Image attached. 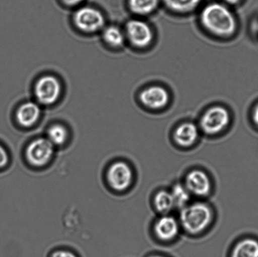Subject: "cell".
Masks as SVG:
<instances>
[{
    "label": "cell",
    "mask_w": 258,
    "mask_h": 257,
    "mask_svg": "<svg viewBox=\"0 0 258 257\" xmlns=\"http://www.w3.org/2000/svg\"><path fill=\"white\" fill-rule=\"evenodd\" d=\"M230 122L228 111L221 106H215L204 113L202 116L200 126L207 135L218 134L227 127Z\"/></svg>",
    "instance_id": "5"
},
{
    "label": "cell",
    "mask_w": 258,
    "mask_h": 257,
    "mask_svg": "<svg viewBox=\"0 0 258 257\" xmlns=\"http://www.w3.org/2000/svg\"><path fill=\"white\" fill-rule=\"evenodd\" d=\"M211 206L202 202L188 204L181 209L179 224L186 233L197 235L206 230L213 220Z\"/></svg>",
    "instance_id": "2"
},
{
    "label": "cell",
    "mask_w": 258,
    "mask_h": 257,
    "mask_svg": "<svg viewBox=\"0 0 258 257\" xmlns=\"http://www.w3.org/2000/svg\"><path fill=\"white\" fill-rule=\"evenodd\" d=\"M202 0H163L164 5L171 11L187 13L199 7Z\"/></svg>",
    "instance_id": "18"
},
{
    "label": "cell",
    "mask_w": 258,
    "mask_h": 257,
    "mask_svg": "<svg viewBox=\"0 0 258 257\" xmlns=\"http://www.w3.org/2000/svg\"><path fill=\"white\" fill-rule=\"evenodd\" d=\"M142 104L152 110H160L165 107L169 100V95L165 88L153 85L144 89L139 96Z\"/></svg>",
    "instance_id": "10"
},
{
    "label": "cell",
    "mask_w": 258,
    "mask_h": 257,
    "mask_svg": "<svg viewBox=\"0 0 258 257\" xmlns=\"http://www.w3.org/2000/svg\"><path fill=\"white\" fill-rule=\"evenodd\" d=\"M173 137L175 142L180 147H191L198 140L199 130L193 123H183L176 128Z\"/></svg>",
    "instance_id": "13"
},
{
    "label": "cell",
    "mask_w": 258,
    "mask_h": 257,
    "mask_svg": "<svg viewBox=\"0 0 258 257\" xmlns=\"http://www.w3.org/2000/svg\"><path fill=\"white\" fill-rule=\"evenodd\" d=\"M201 21L205 29L219 37H229L236 31L237 22L226 5L212 3L204 8Z\"/></svg>",
    "instance_id": "1"
},
{
    "label": "cell",
    "mask_w": 258,
    "mask_h": 257,
    "mask_svg": "<svg viewBox=\"0 0 258 257\" xmlns=\"http://www.w3.org/2000/svg\"><path fill=\"white\" fill-rule=\"evenodd\" d=\"M180 226L179 221L173 216L163 215L154 223V234L159 240L170 241L178 236Z\"/></svg>",
    "instance_id": "11"
},
{
    "label": "cell",
    "mask_w": 258,
    "mask_h": 257,
    "mask_svg": "<svg viewBox=\"0 0 258 257\" xmlns=\"http://www.w3.org/2000/svg\"><path fill=\"white\" fill-rule=\"evenodd\" d=\"M9 157L7 150L0 145V168L5 167L9 163Z\"/></svg>",
    "instance_id": "21"
},
{
    "label": "cell",
    "mask_w": 258,
    "mask_h": 257,
    "mask_svg": "<svg viewBox=\"0 0 258 257\" xmlns=\"http://www.w3.org/2000/svg\"><path fill=\"white\" fill-rule=\"evenodd\" d=\"M231 257H258V241L251 238L239 241L234 246Z\"/></svg>",
    "instance_id": "15"
},
{
    "label": "cell",
    "mask_w": 258,
    "mask_h": 257,
    "mask_svg": "<svg viewBox=\"0 0 258 257\" xmlns=\"http://www.w3.org/2000/svg\"><path fill=\"white\" fill-rule=\"evenodd\" d=\"M52 257H77L74 253L67 250L56 251L52 254Z\"/></svg>",
    "instance_id": "22"
},
{
    "label": "cell",
    "mask_w": 258,
    "mask_h": 257,
    "mask_svg": "<svg viewBox=\"0 0 258 257\" xmlns=\"http://www.w3.org/2000/svg\"><path fill=\"white\" fill-rule=\"evenodd\" d=\"M107 176L110 187L117 192L127 190L133 182V171L131 166L123 161L113 163L108 168Z\"/></svg>",
    "instance_id": "7"
},
{
    "label": "cell",
    "mask_w": 258,
    "mask_h": 257,
    "mask_svg": "<svg viewBox=\"0 0 258 257\" xmlns=\"http://www.w3.org/2000/svg\"><path fill=\"white\" fill-rule=\"evenodd\" d=\"M61 2L66 6L74 7L82 4L84 0H61Z\"/></svg>",
    "instance_id": "23"
},
{
    "label": "cell",
    "mask_w": 258,
    "mask_h": 257,
    "mask_svg": "<svg viewBox=\"0 0 258 257\" xmlns=\"http://www.w3.org/2000/svg\"><path fill=\"white\" fill-rule=\"evenodd\" d=\"M257 32H258V24H257Z\"/></svg>",
    "instance_id": "27"
},
{
    "label": "cell",
    "mask_w": 258,
    "mask_h": 257,
    "mask_svg": "<svg viewBox=\"0 0 258 257\" xmlns=\"http://www.w3.org/2000/svg\"><path fill=\"white\" fill-rule=\"evenodd\" d=\"M149 257H166V256H162V255H152L151 256H149Z\"/></svg>",
    "instance_id": "26"
},
{
    "label": "cell",
    "mask_w": 258,
    "mask_h": 257,
    "mask_svg": "<svg viewBox=\"0 0 258 257\" xmlns=\"http://www.w3.org/2000/svg\"><path fill=\"white\" fill-rule=\"evenodd\" d=\"M34 95L40 105L50 106L59 100L62 93V84L53 75H44L37 79L34 85Z\"/></svg>",
    "instance_id": "3"
},
{
    "label": "cell",
    "mask_w": 258,
    "mask_h": 257,
    "mask_svg": "<svg viewBox=\"0 0 258 257\" xmlns=\"http://www.w3.org/2000/svg\"><path fill=\"white\" fill-rule=\"evenodd\" d=\"M252 120H253L254 124L258 127V103L255 106L253 112H252Z\"/></svg>",
    "instance_id": "24"
},
{
    "label": "cell",
    "mask_w": 258,
    "mask_h": 257,
    "mask_svg": "<svg viewBox=\"0 0 258 257\" xmlns=\"http://www.w3.org/2000/svg\"><path fill=\"white\" fill-rule=\"evenodd\" d=\"M73 22L78 30L87 34L102 31L105 18L100 10L91 7L78 9L73 15Z\"/></svg>",
    "instance_id": "4"
},
{
    "label": "cell",
    "mask_w": 258,
    "mask_h": 257,
    "mask_svg": "<svg viewBox=\"0 0 258 257\" xmlns=\"http://www.w3.org/2000/svg\"><path fill=\"white\" fill-rule=\"evenodd\" d=\"M170 192L173 196L175 208L182 209L188 205L191 195L184 184H175L172 187Z\"/></svg>",
    "instance_id": "20"
},
{
    "label": "cell",
    "mask_w": 258,
    "mask_h": 257,
    "mask_svg": "<svg viewBox=\"0 0 258 257\" xmlns=\"http://www.w3.org/2000/svg\"><path fill=\"white\" fill-rule=\"evenodd\" d=\"M224 1L229 5H234L239 4L242 0H224Z\"/></svg>",
    "instance_id": "25"
},
{
    "label": "cell",
    "mask_w": 258,
    "mask_h": 257,
    "mask_svg": "<svg viewBox=\"0 0 258 257\" xmlns=\"http://www.w3.org/2000/svg\"><path fill=\"white\" fill-rule=\"evenodd\" d=\"M41 113L39 103L27 102L18 108L15 117L17 123L21 127L30 128L36 124L41 117Z\"/></svg>",
    "instance_id": "12"
},
{
    "label": "cell",
    "mask_w": 258,
    "mask_h": 257,
    "mask_svg": "<svg viewBox=\"0 0 258 257\" xmlns=\"http://www.w3.org/2000/svg\"><path fill=\"white\" fill-rule=\"evenodd\" d=\"M184 186L191 196L205 198L211 193L212 183L209 176L204 171L194 169L189 171L184 179Z\"/></svg>",
    "instance_id": "9"
},
{
    "label": "cell",
    "mask_w": 258,
    "mask_h": 257,
    "mask_svg": "<svg viewBox=\"0 0 258 257\" xmlns=\"http://www.w3.org/2000/svg\"><path fill=\"white\" fill-rule=\"evenodd\" d=\"M125 34L134 47L144 48L148 46L153 39V33L149 25L143 20H129L125 25Z\"/></svg>",
    "instance_id": "8"
},
{
    "label": "cell",
    "mask_w": 258,
    "mask_h": 257,
    "mask_svg": "<svg viewBox=\"0 0 258 257\" xmlns=\"http://www.w3.org/2000/svg\"><path fill=\"white\" fill-rule=\"evenodd\" d=\"M68 138V132L64 125L54 124L48 128L47 132V138L52 143V144L56 147L64 144Z\"/></svg>",
    "instance_id": "19"
},
{
    "label": "cell",
    "mask_w": 258,
    "mask_h": 257,
    "mask_svg": "<svg viewBox=\"0 0 258 257\" xmlns=\"http://www.w3.org/2000/svg\"><path fill=\"white\" fill-rule=\"evenodd\" d=\"M159 4V0H128L131 11L134 14L143 16L155 11Z\"/></svg>",
    "instance_id": "17"
},
{
    "label": "cell",
    "mask_w": 258,
    "mask_h": 257,
    "mask_svg": "<svg viewBox=\"0 0 258 257\" xmlns=\"http://www.w3.org/2000/svg\"><path fill=\"white\" fill-rule=\"evenodd\" d=\"M154 205L156 210L162 215H168L175 208L173 196L170 191L161 190L156 193L154 198Z\"/></svg>",
    "instance_id": "16"
},
{
    "label": "cell",
    "mask_w": 258,
    "mask_h": 257,
    "mask_svg": "<svg viewBox=\"0 0 258 257\" xmlns=\"http://www.w3.org/2000/svg\"><path fill=\"white\" fill-rule=\"evenodd\" d=\"M54 151V146L47 138H37L30 143L27 148V159L35 167H42L49 162Z\"/></svg>",
    "instance_id": "6"
},
{
    "label": "cell",
    "mask_w": 258,
    "mask_h": 257,
    "mask_svg": "<svg viewBox=\"0 0 258 257\" xmlns=\"http://www.w3.org/2000/svg\"><path fill=\"white\" fill-rule=\"evenodd\" d=\"M102 38L106 44L112 48H120L125 42V32L115 25L105 26L102 30Z\"/></svg>",
    "instance_id": "14"
}]
</instances>
